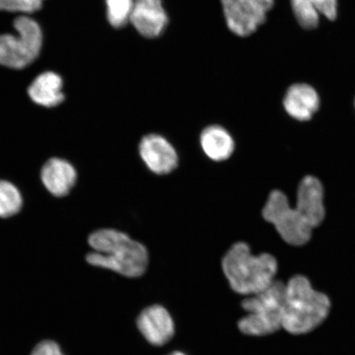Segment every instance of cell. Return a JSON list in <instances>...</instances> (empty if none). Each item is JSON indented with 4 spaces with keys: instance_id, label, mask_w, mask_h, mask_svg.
I'll use <instances>...</instances> for the list:
<instances>
[{
    "instance_id": "cell-1",
    "label": "cell",
    "mask_w": 355,
    "mask_h": 355,
    "mask_svg": "<svg viewBox=\"0 0 355 355\" xmlns=\"http://www.w3.org/2000/svg\"><path fill=\"white\" fill-rule=\"evenodd\" d=\"M88 243L94 250L86 257L92 266L128 278L140 277L148 269V250L126 233L114 229L98 230L90 234Z\"/></svg>"
},
{
    "instance_id": "cell-2",
    "label": "cell",
    "mask_w": 355,
    "mask_h": 355,
    "mask_svg": "<svg viewBox=\"0 0 355 355\" xmlns=\"http://www.w3.org/2000/svg\"><path fill=\"white\" fill-rule=\"evenodd\" d=\"M221 265L230 287L239 295H256L276 281L277 259L269 254H252L246 243L233 244L222 259Z\"/></svg>"
},
{
    "instance_id": "cell-3",
    "label": "cell",
    "mask_w": 355,
    "mask_h": 355,
    "mask_svg": "<svg viewBox=\"0 0 355 355\" xmlns=\"http://www.w3.org/2000/svg\"><path fill=\"white\" fill-rule=\"evenodd\" d=\"M330 309L326 295L315 291L305 277L295 276L286 285L282 328L291 334H305L325 320Z\"/></svg>"
},
{
    "instance_id": "cell-4",
    "label": "cell",
    "mask_w": 355,
    "mask_h": 355,
    "mask_svg": "<svg viewBox=\"0 0 355 355\" xmlns=\"http://www.w3.org/2000/svg\"><path fill=\"white\" fill-rule=\"evenodd\" d=\"M286 285L275 281L266 290L242 301L247 315L239 321L243 334L261 336L272 334L283 327Z\"/></svg>"
},
{
    "instance_id": "cell-5",
    "label": "cell",
    "mask_w": 355,
    "mask_h": 355,
    "mask_svg": "<svg viewBox=\"0 0 355 355\" xmlns=\"http://www.w3.org/2000/svg\"><path fill=\"white\" fill-rule=\"evenodd\" d=\"M19 35H0V64L20 69L32 64L41 51L42 33L37 21L28 17L15 21Z\"/></svg>"
},
{
    "instance_id": "cell-6",
    "label": "cell",
    "mask_w": 355,
    "mask_h": 355,
    "mask_svg": "<svg viewBox=\"0 0 355 355\" xmlns=\"http://www.w3.org/2000/svg\"><path fill=\"white\" fill-rule=\"evenodd\" d=\"M263 216L287 243L300 246L309 241L313 228L296 207L290 206L287 197L281 191L275 190L270 193Z\"/></svg>"
},
{
    "instance_id": "cell-7",
    "label": "cell",
    "mask_w": 355,
    "mask_h": 355,
    "mask_svg": "<svg viewBox=\"0 0 355 355\" xmlns=\"http://www.w3.org/2000/svg\"><path fill=\"white\" fill-rule=\"evenodd\" d=\"M221 3L229 29L246 37L264 24L274 0H221Z\"/></svg>"
},
{
    "instance_id": "cell-8",
    "label": "cell",
    "mask_w": 355,
    "mask_h": 355,
    "mask_svg": "<svg viewBox=\"0 0 355 355\" xmlns=\"http://www.w3.org/2000/svg\"><path fill=\"white\" fill-rule=\"evenodd\" d=\"M139 154L146 167L155 175L170 174L179 163L174 146L166 137L157 133H150L141 139Z\"/></svg>"
},
{
    "instance_id": "cell-9",
    "label": "cell",
    "mask_w": 355,
    "mask_h": 355,
    "mask_svg": "<svg viewBox=\"0 0 355 355\" xmlns=\"http://www.w3.org/2000/svg\"><path fill=\"white\" fill-rule=\"evenodd\" d=\"M141 334L150 345L162 346L175 335V323L166 309L155 304L141 311L137 319Z\"/></svg>"
},
{
    "instance_id": "cell-10",
    "label": "cell",
    "mask_w": 355,
    "mask_h": 355,
    "mask_svg": "<svg viewBox=\"0 0 355 355\" xmlns=\"http://www.w3.org/2000/svg\"><path fill=\"white\" fill-rule=\"evenodd\" d=\"M130 22L143 37H159L168 22L162 0H135Z\"/></svg>"
},
{
    "instance_id": "cell-11",
    "label": "cell",
    "mask_w": 355,
    "mask_h": 355,
    "mask_svg": "<svg viewBox=\"0 0 355 355\" xmlns=\"http://www.w3.org/2000/svg\"><path fill=\"white\" fill-rule=\"evenodd\" d=\"M296 209L313 229L322 224L325 217V207L322 184L317 178L307 176L301 181Z\"/></svg>"
},
{
    "instance_id": "cell-12",
    "label": "cell",
    "mask_w": 355,
    "mask_h": 355,
    "mask_svg": "<svg viewBox=\"0 0 355 355\" xmlns=\"http://www.w3.org/2000/svg\"><path fill=\"white\" fill-rule=\"evenodd\" d=\"M42 181L53 196L68 195L77 181V171L71 164L60 158H51L42 168Z\"/></svg>"
},
{
    "instance_id": "cell-13",
    "label": "cell",
    "mask_w": 355,
    "mask_h": 355,
    "mask_svg": "<svg viewBox=\"0 0 355 355\" xmlns=\"http://www.w3.org/2000/svg\"><path fill=\"white\" fill-rule=\"evenodd\" d=\"M320 99L314 88L308 84H295L288 89L284 107L292 118L300 121H309L317 112Z\"/></svg>"
},
{
    "instance_id": "cell-14",
    "label": "cell",
    "mask_w": 355,
    "mask_h": 355,
    "mask_svg": "<svg viewBox=\"0 0 355 355\" xmlns=\"http://www.w3.org/2000/svg\"><path fill=\"white\" fill-rule=\"evenodd\" d=\"M293 12L302 28H317L320 15L334 21L337 17V0H291Z\"/></svg>"
},
{
    "instance_id": "cell-15",
    "label": "cell",
    "mask_w": 355,
    "mask_h": 355,
    "mask_svg": "<svg viewBox=\"0 0 355 355\" xmlns=\"http://www.w3.org/2000/svg\"><path fill=\"white\" fill-rule=\"evenodd\" d=\"M200 144L207 157L214 162H223L232 157L234 141L230 133L220 125L208 126L200 136Z\"/></svg>"
},
{
    "instance_id": "cell-16",
    "label": "cell",
    "mask_w": 355,
    "mask_h": 355,
    "mask_svg": "<svg viewBox=\"0 0 355 355\" xmlns=\"http://www.w3.org/2000/svg\"><path fill=\"white\" fill-rule=\"evenodd\" d=\"M62 87L63 82L59 75L44 73L35 78L28 89V94L35 103L44 107H54L64 100Z\"/></svg>"
},
{
    "instance_id": "cell-17",
    "label": "cell",
    "mask_w": 355,
    "mask_h": 355,
    "mask_svg": "<svg viewBox=\"0 0 355 355\" xmlns=\"http://www.w3.org/2000/svg\"><path fill=\"white\" fill-rule=\"evenodd\" d=\"M22 206L20 191L7 180H0V217L8 218L17 214Z\"/></svg>"
},
{
    "instance_id": "cell-18",
    "label": "cell",
    "mask_w": 355,
    "mask_h": 355,
    "mask_svg": "<svg viewBox=\"0 0 355 355\" xmlns=\"http://www.w3.org/2000/svg\"><path fill=\"white\" fill-rule=\"evenodd\" d=\"M107 17L111 26L121 28L130 21L135 0H106Z\"/></svg>"
},
{
    "instance_id": "cell-19",
    "label": "cell",
    "mask_w": 355,
    "mask_h": 355,
    "mask_svg": "<svg viewBox=\"0 0 355 355\" xmlns=\"http://www.w3.org/2000/svg\"><path fill=\"white\" fill-rule=\"evenodd\" d=\"M39 0H0V10L8 12H34L41 10Z\"/></svg>"
},
{
    "instance_id": "cell-20",
    "label": "cell",
    "mask_w": 355,
    "mask_h": 355,
    "mask_svg": "<svg viewBox=\"0 0 355 355\" xmlns=\"http://www.w3.org/2000/svg\"><path fill=\"white\" fill-rule=\"evenodd\" d=\"M32 355H64L55 341L44 340L35 346Z\"/></svg>"
},
{
    "instance_id": "cell-21",
    "label": "cell",
    "mask_w": 355,
    "mask_h": 355,
    "mask_svg": "<svg viewBox=\"0 0 355 355\" xmlns=\"http://www.w3.org/2000/svg\"><path fill=\"white\" fill-rule=\"evenodd\" d=\"M168 355H186L183 353H181V352H173L171 353V354H168Z\"/></svg>"
},
{
    "instance_id": "cell-22",
    "label": "cell",
    "mask_w": 355,
    "mask_h": 355,
    "mask_svg": "<svg viewBox=\"0 0 355 355\" xmlns=\"http://www.w3.org/2000/svg\"><path fill=\"white\" fill-rule=\"evenodd\" d=\"M39 1H42H42H43V0H39Z\"/></svg>"
}]
</instances>
